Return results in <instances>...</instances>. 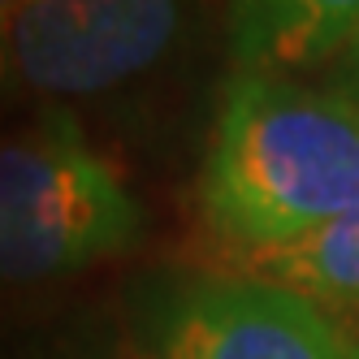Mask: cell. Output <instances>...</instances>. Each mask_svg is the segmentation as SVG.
Instances as JSON below:
<instances>
[{"label":"cell","mask_w":359,"mask_h":359,"mask_svg":"<svg viewBox=\"0 0 359 359\" xmlns=\"http://www.w3.org/2000/svg\"><path fill=\"white\" fill-rule=\"evenodd\" d=\"M359 199V109L325 83L238 69L229 79L195 203L225 255L290 243Z\"/></svg>","instance_id":"6da1fadb"},{"label":"cell","mask_w":359,"mask_h":359,"mask_svg":"<svg viewBox=\"0 0 359 359\" xmlns=\"http://www.w3.org/2000/svg\"><path fill=\"white\" fill-rule=\"evenodd\" d=\"M143 208L69 113L0 135V286H39L126 255Z\"/></svg>","instance_id":"7a4b0ae2"},{"label":"cell","mask_w":359,"mask_h":359,"mask_svg":"<svg viewBox=\"0 0 359 359\" xmlns=\"http://www.w3.org/2000/svg\"><path fill=\"white\" fill-rule=\"evenodd\" d=\"M187 0H27L5 22L18 87L91 100L147 79L177 48Z\"/></svg>","instance_id":"3957f363"},{"label":"cell","mask_w":359,"mask_h":359,"mask_svg":"<svg viewBox=\"0 0 359 359\" xmlns=\"http://www.w3.org/2000/svg\"><path fill=\"white\" fill-rule=\"evenodd\" d=\"M139 359H359V329L281 286L195 273L147 303Z\"/></svg>","instance_id":"277c9868"},{"label":"cell","mask_w":359,"mask_h":359,"mask_svg":"<svg viewBox=\"0 0 359 359\" xmlns=\"http://www.w3.org/2000/svg\"><path fill=\"white\" fill-rule=\"evenodd\" d=\"M359 31V0H229V48L238 69H325Z\"/></svg>","instance_id":"5b68a950"},{"label":"cell","mask_w":359,"mask_h":359,"mask_svg":"<svg viewBox=\"0 0 359 359\" xmlns=\"http://www.w3.org/2000/svg\"><path fill=\"white\" fill-rule=\"evenodd\" d=\"M225 273L281 286L329 312H359V199L290 243L225 255Z\"/></svg>","instance_id":"8992f818"},{"label":"cell","mask_w":359,"mask_h":359,"mask_svg":"<svg viewBox=\"0 0 359 359\" xmlns=\"http://www.w3.org/2000/svg\"><path fill=\"white\" fill-rule=\"evenodd\" d=\"M320 83H325L333 95H342L346 104L359 109V31L338 48V57L320 69Z\"/></svg>","instance_id":"52a82bcc"},{"label":"cell","mask_w":359,"mask_h":359,"mask_svg":"<svg viewBox=\"0 0 359 359\" xmlns=\"http://www.w3.org/2000/svg\"><path fill=\"white\" fill-rule=\"evenodd\" d=\"M18 87V74H13V61H9V48H5V35H0V104L13 95Z\"/></svg>","instance_id":"ba28073f"},{"label":"cell","mask_w":359,"mask_h":359,"mask_svg":"<svg viewBox=\"0 0 359 359\" xmlns=\"http://www.w3.org/2000/svg\"><path fill=\"white\" fill-rule=\"evenodd\" d=\"M18 5H27V0H0V22H5V18L18 9Z\"/></svg>","instance_id":"9c48e42d"}]
</instances>
